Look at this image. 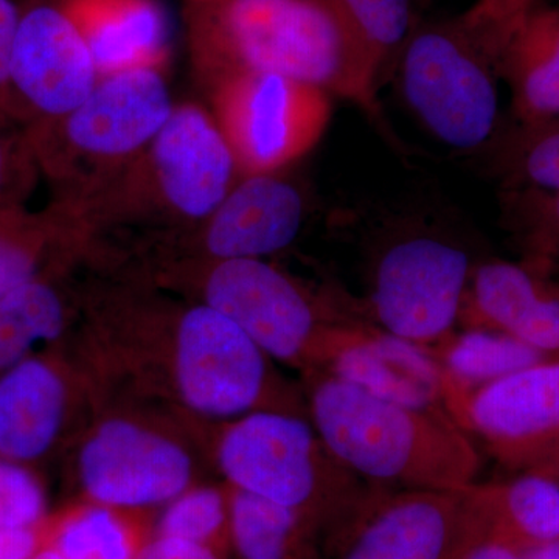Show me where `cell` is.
I'll list each match as a JSON object with an SVG mask.
<instances>
[{"label":"cell","instance_id":"cell-9","mask_svg":"<svg viewBox=\"0 0 559 559\" xmlns=\"http://www.w3.org/2000/svg\"><path fill=\"white\" fill-rule=\"evenodd\" d=\"M167 323L168 370L187 409L210 419L255 411L304 415L280 392L270 356L229 318L194 301Z\"/></svg>","mask_w":559,"mask_h":559},{"label":"cell","instance_id":"cell-14","mask_svg":"<svg viewBox=\"0 0 559 559\" xmlns=\"http://www.w3.org/2000/svg\"><path fill=\"white\" fill-rule=\"evenodd\" d=\"M98 81L94 58L60 0L21 11L3 110L24 112L33 124L58 119L86 100Z\"/></svg>","mask_w":559,"mask_h":559},{"label":"cell","instance_id":"cell-37","mask_svg":"<svg viewBox=\"0 0 559 559\" xmlns=\"http://www.w3.org/2000/svg\"><path fill=\"white\" fill-rule=\"evenodd\" d=\"M465 559H528L524 551L514 549L492 538L481 540Z\"/></svg>","mask_w":559,"mask_h":559},{"label":"cell","instance_id":"cell-8","mask_svg":"<svg viewBox=\"0 0 559 559\" xmlns=\"http://www.w3.org/2000/svg\"><path fill=\"white\" fill-rule=\"evenodd\" d=\"M491 538V485L373 488L329 538L330 559H465Z\"/></svg>","mask_w":559,"mask_h":559},{"label":"cell","instance_id":"cell-36","mask_svg":"<svg viewBox=\"0 0 559 559\" xmlns=\"http://www.w3.org/2000/svg\"><path fill=\"white\" fill-rule=\"evenodd\" d=\"M38 551L33 528H0V559H31Z\"/></svg>","mask_w":559,"mask_h":559},{"label":"cell","instance_id":"cell-29","mask_svg":"<svg viewBox=\"0 0 559 559\" xmlns=\"http://www.w3.org/2000/svg\"><path fill=\"white\" fill-rule=\"evenodd\" d=\"M502 224L525 255V263L543 272L559 263V191L503 189Z\"/></svg>","mask_w":559,"mask_h":559},{"label":"cell","instance_id":"cell-26","mask_svg":"<svg viewBox=\"0 0 559 559\" xmlns=\"http://www.w3.org/2000/svg\"><path fill=\"white\" fill-rule=\"evenodd\" d=\"M489 143L492 171L503 189L559 191V119L516 121Z\"/></svg>","mask_w":559,"mask_h":559},{"label":"cell","instance_id":"cell-20","mask_svg":"<svg viewBox=\"0 0 559 559\" xmlns=\"http://www.w3.org/2000/svg\"><path fill=\"white\" fill-rule=\"evenodd\" d=\"M516 121L559 119V7L536 3L510 33L498 58Z\"/></svg>","mask_w":559,"mask_h":559},{"label":"cell","instance_id":"cell-4","mask_svg":"<svg viewBox=\"0 0 559 559\" xmlns=\"http://www.w3.org/2000/svg\"><path fill=\"white\" fill-rule=\"evenodd\" d=\"M215 454L230 488L296 511L326 538L373 491L293 412L255 411L231 419Z\"/></svg>","mask_w":559,"mask_h":559},{"label":"cell","instance_id":"cell-28","mask_svg":"<svg viewBox=\"0 0 559 559\" xmlns=\"http://www.w3.org/2000/svg\"><path fill=\"white\" fill-rule=\"evenodd\" d=\"M143 546L123 510L92 502L61 522L53 547L64 559H135Z\"/></svg>","mask_w":559,"mask_h":559},{"label":"cell","instance_id":"cell-30","mask_svg":"<svg viewBox=\"0 0 559 559\" xmlns=\"http://www.w3.org/2000/svg\"><path fill=\"white\" fill-rule=\"evenodd\" d=\"M159 536L202 544L218 551L229 543V495L216 487H191L165 507Z\"/></svg>","mask_w":559,"mask_h":559},{"label":"cell","instance_id":"cell-17","mask_svg":"<svg viewBox=\"0 0 559 559\" xmlns=\"http://www.w3.org/2000/svg\"><path fill=\"white\" fill-rule=\"evenodd\" d=\"M329 373L352 382L378 399L415 409H448L451 382L443 366L421 345L377 329L334 356ZM447 412V411H444Z\"/></svg>","mask_w":559,"mask_h":559},{"label":"cell","instance_id":"cell-23","mask_svg":"<svg viewBox=\"0 0 559 559\" xmlns=\"http://www.w3.org/2000/svg\"><path fill=\"white\" fill-rule=\"evenodd\" d=\"M491 538L521 551L559 539V480L533 473L491 485Z\"/></svg>","mask_w":559,"mask_h":559},{"label":"cell","instance_id":"cell-21","mask_svg":"<svg viewBox=\"0 0 559 559\" xmlns=\"http://www.w3.org/2000/svg\"><path fill=\"white\" fill-rule=\"evenodd\" d=\"M92 237L79 210L58 201L43 213L0 205V297L44 277L51 253H84Z\"/></svg>","mask_w":559,"mask_h":559},{"label":"cell","instance_id":"cell-40","mask_svg":"<svg viewBox=\"0 0 559 559\" xmlns=\"http://www.w3.org/2000/svg\"><path fill=\"white\" fill-rule=\"evenodd\" d=\"M558 468H559V459H558V462L555 463L554 468H551L550 471H557Z\"/></svg>","mask_w":559,"mask_h":559},{"label":"cell","instance_id":"cell-38","mask_svg":"<svg viewBox=\"0 0 559 559\" xmlns=\"http://www.w3.org/2000/svg\"><path fill=\"white\" fill-rule=\"evenodd\" d=\"M524 554L528 559H559V539L543 544V546L524 551Z\"/></svg>","mask_w":559,"mask_h":559},{"label":"cell","instance_id":"cell-7","mask_svg":"<svg viewBox=\"0 0 559 559\" xmlns=\"http://www.w3.org/2000/svg\"><path fill=\"white\" fill-rule=\"evenodd\" d=\"M399 61L404 102L433 138L457 150L491 142L498 70L457 17L412 28Z\"/></svg>","mask_w":559,"mask_h":559},{"label":"cell","instance_id":"cell-18","mask_svg":"<svg viewBox=\"0 0 559 559\" xmlns=\"http://www.w3.org/2000/svg\"><path fill=\"white\" fill-rule=\"evenodd\" d=\"M90 49L100 79L164 69L170 53L167 14L157 0H60Z\"/></svg>","mask_w":559,"mask_h":559},{"label":"cell","instance_id":"cell-24","mask_svg":"<svg viewBox=\"0 0 559 559\" xmlns=\"http://www.w3.org/2000/svg\"><path fill=\"white\" fill-rule=\"evenodd\" d=\"M66 325L68 305L47 275L0 297V371L31 358L39 345L57 341Z\"/></svg>","mask_w":559,"mask_h":559},{"label":"cell","instance_id":"cell-35","mask_svg":"<svg viewBox=\"0 0 559 559\" xmlns=\"http://www.w3.org/2000/svg\"><path fill=\"white\" fill-rule=\"evenodd\" d=\"M33 159L31 145L27 138L17 146L9 135L0 132V205L13 204L9 193L11 182L16 179V171L21 168V160Z\"/></svg>","mask_w":559,"mask_h":559},{"label":"cell","instance_id":"cell-27","mask_svg":"<svg viewBox=\"0 0 559 559\" xmlns=\"http://www.w3.org/2000/svg\"><path fill=\"white\" fill-rule=\"evenodd\" d=\"M380 87L412 28V0H330Z\"/></svg>","mask_w":559,"mask_h":559},{"label":"cell","instance_id":"cell-25","mask_svg":"<svg viewBox=\"0 0 559 559\" xmlns=\"http://www.w3.org/2000/svg\"><path fill=\"white\" fill-rule=\"evenodd\" d=\"M544 359L546 353L514 337L474 329L447 345L441 366L450 378L451 393H459L479 389Z\"/></svg>","mask_w":559,"mask_h":559},{"label":"cell","instance_id":"cell-32","mask_svg":"<svg viewBox=\"0 0 559 559\" xmlns=\"http://www.w3.org/2000/svg\"><path fill=\"white\" fill-rule=\"evenodd\" d=\"M538 0H476L457 20L496 62L500 49Z\"/></svg>","mask_w":559,"mask_h":559},{"label":"cell","instance_id":"cell-5","mask_svg":"<svg viewBox=\"0 0 559 559\" xmlns=\"http://www.w3.org/2000/svg\"><path fill=\"white\" fill-rule=\"evenodd\" d=\"M175 105L164 69L105 76L75 109L32 124L33 159L60 190L58 201L81 204L150 145Z\"/></svg>","mask_w":559,"mask_h":559},{"label":"cell","instance_id":"cell-16","mask_svg":"<svg viewBox=\"0 0 559 559\" xmlns=\"http://www.w3.org/2000/svg\"><path fill=\"white\" fill-rule=\"evenodd\" d=\"M462 316L476 329L498 331L546 355L559 352V282L532 264L498 260L477 266Z\"/></svg>","mask_w":559,"mask_h":559},{"label":"cell","instance_id":"cell-11","mask_svg":"<svg viewBox=\"0 0 559 559\" xmlns=\"http://www.w3.org/2000/svg\"><path fill=\"white\" fill-rule=\"evenodd\" d=\"M468 253L433 235H407L382 250L370 310L382 331L426 345L447 336L460 318L471 277Z\"/></svg>","mask_w":559,"mask_h":559},{"label":"cell","instance_id":"cell-6","mask_svg":"<svg viewBox=\"0 0 559 559\" xmlns=\"http://www.w3.org/2000/svg\"><path fill=\"white\" fill-rule=\"evenodd\" d=\"M175 272L198 288V301L229 318L271 359L326 370L345 345L371 326L344 318L263 259L186 264Z\"/></svg>","mask_w":559,"mask_h":559},{"label":"cell","instance_id":"cell-33","mask_svg":"<svg viewBox=\"0 0 559 559\" xmlns=\"http://www.w3.org/2000/svg\"><path fill=\"white\" fill-rule=\"evenodd\" d=\"M21 11L11 0H0V110L5 106L11 57L20 27Z\"/></svg>","mask_w":559,"mask_h":559},{"label":"cell","instance_id":"cell-39","mask_svg":"<svg viewBox=\"0 0 559 559\" xmlns=\"http://www.w3.org/2000/svg\"><path fill=\"white\" fill-rule=\"evenodd\" d=\"M31 559H64L60 551L55 549V547H49V549H43L36 551L35 555Z\"/></svg>","mask_w":559,"mask_h":559},{"label":"cell","instance_id":"cell-19","mask_svg":"<svg viewBox=\"0 0 559 559\" xmlns=\"http://www.w3.org/2000/svg\"><path fill=\"white\" fill-rule=\"evenodd\" d=\"M69 385L49 360L0 371V457L28 463L55 447L69 412Z\"/></svg>","mask_w":559,"mask_h":559},{"label":"cell","instance_id":"cell-2","mask_svg":"<svg viewBox=\"0 0 559 559\" xmlns=\"http://www.w3.org/2000/svg\"><path fill=\"white\" fill-rule=\"evenodd\" d=\"M310 418L325 447L373 488H465L479 473V452L448 412L378 399L329 371L312 381Z\"/></svg>","mask_w":559,"mask_h":559},{"label":"cell","instance_id":"cell-34","mask_svg":"<svg viewBox=\"0 0 559 559\" xmlns=\"http://www.w3.org/2000/svg\"><path fill=\"white\" fill-rule=\"evenodd\" d=\"M135 559H219V555L202 544L157 535L142 547Z\"/></svg>","mask_w":559,"mask_h":559},{"label":"cell","instance_id":"cell-10","mask_svg":"<svg viewBox=\"0 0 559 559\" xmlns=\"http://www.w3.org/2000/svg\"><path fill=\"white\" fill-rule=\"evenodd\" d=\"M212 116L240 178L278 175L320 142L331 94L314 84L266 72H238L210 84Z\"/></svg>","mask_w":559,"mask_h":559},{"label":"cell","instance_id":"cell-1","mask_svg":"<svg viewBox=\"0 0 559 559\" xmlns=\"http://www.w3.org/2000/svg\"><path fill=\"white\" fill-rule=\"evenodd\" d=\"M186 25L207 86L231 73H277L377 110V81L330 0H187Z\"/></svg>","mask_w":559,"mask_h":559},{"label":"cell","instance_id":"cell-12","mask_svg":"<svg viewBox=\"0 0 559 559\" xmlns=\"http://www.w3.org/2000/svg\"><path fill=\"white\" fill-rule=\"evenodd\" d=\"M81 488L94 503L117 510L167 506L191 487L194 463L170 433L130 417L94 426L79 452Z\"/></svg>","mask_w":559,"mask_h":559},{"label":"cell","instance_id":"cell-31","mask_svg":"<svg viewBox=\"0 0 559 559\" xmlns=\"http://www.w3.org/2000/svg\"><path fill=\"white\" fill-rule=\"evenodd\" d=\"M46 492L24 463L0 457V528H33L46 514Z\"/></svg>","mask_w":559,"mask_h":559},{"label":"cell","instance_id":"cell-3","mask_svg":"<svg viewBox=\"0 0 559 559\" xmlns=\"http://www.w3.org/2000/svg\"><path fill=\"white\" fill-rule=\"evenodd\" d=\"M238 179L212 112L197 103H179L130 165L73 205L94 241L106 231L134 227L175 237L204 223Z\"/></svg>","mask_w":559,"mask_h":559},{"label":"cell","instance_id":"cell-13","mask_svg":"<svg viewBox=\"0 0 559 559\" xmlns=\"http://www.w3.org/2000/svg\"><path fill=\"white\" fill-rule=\"evenodd\" d=\"M448 414L480 433L509 465L550 471L559 459V362H539L451 393Z\"/></svg>","mask_w":559,"mask_h":559},{"label":"cell","instance_id":"cell-15","mask_svg":"<svg viewBox=\"0 0 559 559\" xmlns=\"http://www.w3.org/2000/svg\"><path fill=\"white\" fill-rule=\"evenodd\" d=\"M304 215V198L293 183L280 175L248 176L197 229L175 237L193 255L189 264L263 259L293 245Z\"/></svg>","mask_w":559,"mask_h":559},{"label":"cell","instance_id":"cell-22","mask_svg":"<svg viewBox=\"0 0 559 559\" xmlns=\"http://www.w3.org/2000/svg\"><path fill=\"white\" fill-rule=\"evenodd\" d=\"M319 535L296 511L230 488L229 543L238 558L318 559Z\"/></svg>","mask_w":559,"mask_h":559}]
</instances>
